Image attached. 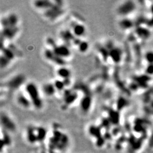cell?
I'll return each mask as SVG.
<instances>
[{"label":"cell","mask_w":153,"mask_h":153,"mask_svg":"<svg viewBox=\"0 0 153 153\" xmlns=\"http://www.w3.org/2000/svg\"><path fill=\"white\" fill-rule=\"evenodd\" d=\"M81 41H82V40H81V39H80L79 37H76L73 40L72 43H73V44L74 45H75V46L78 47L79 45V44L81 43Z\"/></svg>","instance_id":"obj_32"},{"label":"cell","mask_w":153,"mask_h":153,"mask_svg":"<svg viewBox=\"0 0 153 153\" xmlns=\"http://www.w3.org/2000/svg\"><path fill=\"white\" fill-rule=\"evenodd\" d=\"M61 36L62 39L64 40L66 42H71L73 41L74 39L76 37L74 35L72 31L69 30H66L61 32Z\"/></svg>","instance_id":"obj_19"},{"label":"cell","mask_w":153,"mask_h":153,"mask_svg":"<svg viewBox=\"0 0 153 153\" xmlns=\"http://www.w3.org/2000/svg\"><path fill=\"white\" fill-rule=\"evenodd\" d=\"M42 89L44 94L48 96H53L57 91L53 84L52 83H47L44 84L43 86Z\"/></svg>","instance_id":"obj_16"},{"label":"cell","mask_w":153,"mask_h":153,"mask_svg":"<svg viewBox=\"0 0 153 153\" xmlns=\"http://www.w3.org/2000/svg\"><path fill=\"white\" fill-rule=\"evenodd\" d=\"M60 2H58L59 4H55L51 8L46 10L44 12V16L47 18L54 20L63 14L64 11L61 8V5L59 4Z\"/></svg>","instance_id":"obj_4"},{"label":"cell","mask_w":153,"mask_h":153,"mask_svg":"<svg viewBox=\"0 0 153 153\" xmlns=\"http://www.w3.org/2000/svg\"><path fill=\"white\" fill-rule=\"evenodd\" d=\"M78 97V94L76 91H72L71 90L65 91L64 94V104L69 106L76 101Z\"/></svg>","instance_id":"obj_10"},{"label":"cell","mask_w":153,"mask_h":153,"mask_svg":"<svg viewBox=\"0 0 153 153\" xmlns=\"http://www.w3.org/2000/svg\"><path fill=\"white\" fill-rule=\"evenodd\" d=\"M17 101L18 103L25 108H28L31 106L32 103L29 98L23 94H19L17 98Z\"/></svg>","instance_id":"obj_15"},{"label":"cell","mask_w":153,"mask_h":153,"mask_svg":"<svg viewBox=\"0 0 153 153\" xmlns=\"http://www.w3.org/2000/svg\"><path fill=\"white\" fill-rule=\"evenodd\" d=\"M109 56L115 63H119L121 61L122 56L121 49L119 48L114 47L109 51Z\"/></svg>","instance_id":"obj_11"},{"label":"cell","mask_w":153,"mask_h":153,"mask_svg":"<svg viewBox=\"0 0 153 153\" xmlns=\"http://www.w3.org/2000/svg\"><path fill=\"white\" fill-rule=\"evenodd\" d=\"M120 25L122 29H128L130 26V25H131V22L128 19H123L120 22Z\"/></svg>","instance_id":"obj_28"},{"label":"cell","mask_w":153,"mask_h":153,"mask_svg":"<svg viewBox=\"0 0 153 153\" xmlns=\"http://www.w3.org/2000/svg\"><path fill=\"white\" fill-rule=\"evenodd\" d=\"M1 54L4 55L5 57H6L7 59L10 60L11 61L14 59L15 56H16L14 51L8 47H4L2 48H1Z\"/></svg>","instance_id":"obj_18"},{"label":"cell","mask_w":153,"mask_h":153,"mask_svg":"<svg viewBox=\"0 0 153 153\" xmlns=\"http://www.w3.org/2000/svg\"><path fill=\"white\" fill-rule=\"evenodd\" d=\"M1 122L2 126L10 131H14L16 129V124L9 116L5 114H1Z\"/></svg>","instance_id":"obj_7"},{"label":"cell","mask_w":153,"mask_h":153,"mask_svg":"<svg viewBox=\"0 0 153 153\" xmlns=\"http://www.w3.org/2000/svg\"><path fill=\"white\" fill-rule=\"evenodd\" d=\"M18 17L16 14L11 13L5 17H3L1 20L2 29L6 27H14L18 26Z\"/></svg>","instance_id":"obj_3"},{"label":"cell","mask_w":153,"mask_h":153,"mask_svg":"<svg viewBox=\"0 0 153 153\" xmlns=\"http://www.w3.org/2000/svg\"><path fill=\"white\" fill-rule=\"evenodd\" d=\"M25 81L26 77L23 74H17L9 80L6 84V86L11 91H16L23 85Z\"/></svg>","instance_id":"obj_2"},{"label":"cell","mask_w":153,"mask_h":153,"mask_svg":"<svg viewBox=\"0 0 153 153\" xmlns=\"http://www.w3.org/2000/svg\"><path fill=\"white\" fill-rule=\"evenodd\" d=\"M36 133L37 135V140H41L43 141L47 135V130L44 127H39L36 129Z\"/></svg>","instance_id":"obj_22"},{"label":"cell","mask_w":153,"mask_h":153,"mask_svg":"<svg viewBox=\"0 0 153 153\" xmlns=\"http://www.w3.org/2000/svg\"><path fill=\"white\" fill-rule=\"evenodd\" d=\"M89 133L92 137H96L97 139L102 137L100 128L95 126V125H91V126H90L89 128Z\"/></svg>","instance_id":"obj_20"},{"label":"cell","mask_w":153,"mask_h":153,"mask_svg":"<svg viewBox=\"0 0 153 153\" xmlns=\"http://www.w3.org/2000/svg\"><path fill=\"white\" fill-rule=\"evenodd\" d=\"M92 99L90 95L86 94L82 98L79 103L81 109L84 112H88L91 109Z\"/></svg>","instance_id":"obj_9"},{"label":"cell","mask_w":153,"mask_h":153,"mask_svg":"<svg viewBox=\"0 0 153 153\" xmlns=\"http://www.w3.org/2000/svg\"><path fill=\"white\" fill-rule=\"evenodd\" d=\"M78 51L81 52V53H85L86 52L89 48V43L86 41L82 40L81 43L78 46Z\"/></svg>","instance_id":"obj_24"},{"label":"cell","mask_w":153,"mask_h":153,"mask_svg":"<svg viewBox=\"0 0 153 153\" xmlns=\"http://www.w3.org/2000/svg\"><path fill=\"white\" fill-rule=\"evenodd\" d=\"M124 99L123 98H120L118 99L117 103V109H120L124 106Z\"/></svg>","instance_id":"obj_29"},{"label":"cell","mask_w":153,"mask_h":153,"mask_svg":"<svg viewBox=\"0 0 153 153\" xmlns=\"http://www.w3.org/2000/svg\"><path fill=\"white\" fill-rule=\"evenodd\" d=\"M72 32L77 37H80L84 35L86 32V27L81 23H74L72 26Z\"/></svg>","instance_id":"obj_12"},{"label":"cell","mask_w":153,"mask_h":153,"mask_svg":"<svg viewBox=\"0 0 153 153\" xmlns=\"http://www.w3.org/2000/svg\"><path fill=\"white\" fill-rule=\"evenodd\" d=\"M52 50L56 56L64 59L67 58L71 55V49L66 45H57Z\"/></svg>","instance_id":"obj_6"},{"label":"cell","mask_w":153,"mask_h":153,"mask_svg":"<svg viewBox=\"0 0 153 153\" xmlns=\"http://www.w3.org/2000/svg\"><path fill=\"white\" fill-rule=\"evenodd\" d=\"M19 30V29L18 26L2 29L1 30V36H3L5 39L11 40L13 39L18 33Z\"/></svg>","instance_id":"obj_8"},{"label":"cell","mask_w":153,"mask_h":153,"mask_svg":"<svg viewBox=\"0 0 153 153\" xmlns=\"http://www.w3.org/2000/svg\"><path fill=\"white\" fill-rule=\"evenodd\" d=\"M55 5L54 2H52L48 0H37L34 2V5L37 9H44L46 10L49 9L53 7Z\"/></svg>","instance_id":"obj_13"},{"label":"cell","mask_w":153,"mask_h":153,"mask_svg":"<svg viewBox=\"0 0 153 153\" xmlns=\"http://www.w3.org/2000/svg\"><path fill=\"white\" fill-rule=\"evenodd\" d=\"M44 56L47 60L54 62V64L59 65L61 67L65 66L66 65V60L56 56L52 49H46L44 52Z\"/></svg>","instance_id":"obj_5"},{"label":"cell","mask_w":153,"mask_h":153,"mask_svg":"<svg viewBox=\"0 0 153 153\" xmlns=\"http://www.w3.org/2000/svg\"><path fill=\"white\" fill-rule=\"evenodd\" d=\"M100 52H101L102 56L103 57V58L104 61H106L108 57L109 58V51L106 48V47L102 48L100 49Z\"/></svg>","instance_id":"obj_27"},{"label":"cell","mask_w":153,"mask_h":153,"mask_svg":"<svg viewBox=\"0 0 153 153\" xmlns=\"http://www.w3.org/2000/svg\"><path fill=\"white\" fill-rule=\"evenodd\" d=\"M10 60L7 59L4 55L1 54V57H0V66H1V69L6 68L10 63Z\"/></svg>","instance_id":"obj_26"},{"label":"cell","mask_w":153,"mask_h":153,"mask_svg":"<svg viewBox=\"0 0 153 153\" xmlns=\"http://www.w3.org/2000/svg\"><path fill=\"white\" fill-rule=\"evenodd\" d=\"M53 85L56 90H58L59 91H63L65 89V87H66L63 81H61V80L60 79L55 80L53 82Z\"/></svg>","instance_id":"obj_25"},{"label":"cell","mask_w":153,"mask_h":153,"mask_svg":"<svg viewBox=\"0 0 153 153\" xmlns=\"http://www.w3.org/2000/svg\"><path fill=\"white\" fill-rule=\"evenodd\" d=\"M62 81H63L64 84L65 85V86H68L71 84V79H70V78H69L64 79L62 80Z\"/></svg>","instance_id":"obj_33"},{"label":"cell","mask_w":153,"mask_h":153,"mask_svg":"<svg viewBox=\"0 0 153 153\" xmlns=\"http://www.w3.org/2000/svg\"><path fill=\"white\" fill-rule=\"evenodd\" d=\"M25 91L31 100L32 104L36 109H41L43 107V101L40 96L38 87L33 82L28 83L25 87Z\"/></svg>","instance_id":"obj_1"},{"label":"cell","mask_w":153,"mask_h":153,"mask_svg":"<svg viewBox=\"0 0 153 153\" xmlns=\"http://www.w3.org/2000/svg\"><path fill=\"white\" fill-rule=\"evenodd\" d=\"M28 132V139L30 142L34 143L36 140H37L36 133H35V130L32 128L30 127L28 129V132Z\"/></svg>","instance_id":"obj_23"},{"label":"cell","mask_w":153,"mask_h":153,"mask_svg":"<svg viewBox=\"0 0 153 153\" xmlns=\"http://www.w3.org/2000/svg\"><path fill=\"white\" fill-rule=\"evenodd\" d=\"M57 74L58 76L63 79L69 78L71 76V72L65 66H61L57 71Z\"/></svg>","instance_id":"obj_17"},{"label":"cell","mask_w":153,"mask_h":153,"mask_svg":"<svg viewBox=\"0 0 153 153\" xmlns=\"http://www.w3.org/2000/svg\"><path fill=\"white\" fill-rule=\"evenodd\" d=\"M104 139L103 138L101 137L97 139V142H96V145L98 146L99 147H101L103 146V145L104 144Z\"/></svg>","instance_id":"obj_31"},{"label":"cell","mask_w":153,"mask_h":153,"mask_svg":"<svg viewBox=\"0 0 153 153\" xmlns=\"http://www.w3.org/2000/svg\"><path fill=\"white\" fill-rule=\"evenodd\" d=\"M133 9V4L131 2H126L120 5L117 9L118 12L122 16L128 14Z\"/></svg>","instance_id":"obj_14"},{"label":"cell","mask_w":153,"mask_h":153,"mask_svg":"<svg viewBox=\"0 0 153 153\" xmlns=\"http://www.w3.org/2000/svg\"><path fill=\"white\" fill-rule=\"evenodd\" d=\"M108 119L112 124H116L119 122V114L112 109L108 110Z\"/></svg>","instance_id":"obj_21"},{"label":"cell","mask_w":153,"mask_h":153,"mask_svg":"<svg viewBox=\"0 0 153 153\" xmlns=\"http://www.w3.org/2000/svg\"><path fill=\"white\" fill-rule=\"evenodd\" d=\"M46 41L48 44L52 47V49L54 48L57 46L56 43H55L54 40L52 38V37H48V38H47Z\"/></svg>","instance_id":"obj_30"}]
</instances>
